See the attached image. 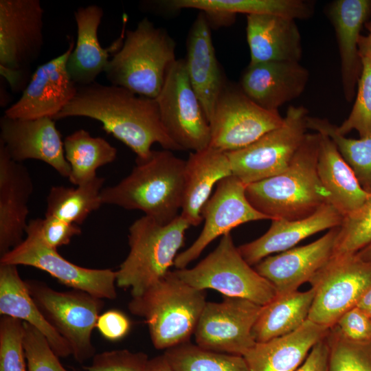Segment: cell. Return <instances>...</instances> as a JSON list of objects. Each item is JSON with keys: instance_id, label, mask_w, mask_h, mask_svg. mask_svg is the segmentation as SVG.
Masks as SVG:
<instances>
[{"instance_id": "1", "label": "cell", "mask_w": 371, "mask_h": 371, "mask_svg": "<svg viewBox=\"0 0 371 371\" xmlns=\"http://www.w3.org/2000/svg\"><path fill=\"white\" fill-rule=\"evenodd\" d=\"M71 117L100 122L102 128L130 148L138 160L149 157L155 143L166 150H181L165 130L156 100L122 87L96 82L78 87L74 99L53 119Z\"/></svg>"}, {"instance_id": "2", "label": "cell", "mask_w": 371, "mask_h": 371, "mask_svg": "<svg viewBox=\"0 0 371 371\" xmlns=\"http://www.w3.org/2000/svg\"><path fill=\"white\" fill-rule=\"evenodd\" d=\"M320 138L319 133H306L284 172L246 186V196L256 210L271 220H297L330 203L317 169Z\"/></svg>"}, {"instance_id": "3", "label": "cell", "mask_w": 371, "mask_h": 371, "mask_svg": "<svg viewBox=\"0 0 371 371\" xmlns=\"http://www.w3.org/2000/svg\"><path fill=\"white\" fill-rule=\"evenodd\" d=\"M186 161L171 150H152L146 160L136 159L131 172L117 184L102 188V204L139 210L160 224L175 219L181 209Z\"/></svg>"}, {"instance_id": "4", "label": "cell", "mask_w": 371, "mask_h": 371, "mask_svg": "<svg viewBox=\"0 0 371 371\" xmlns=\"http://www.w3.org/2000/svg\"><path fill=\"white\" fill-rule=\"evenodd\" d=\"M206 302L204 291L190 286L170 271L133 297L128 308L144 319L154 347L167 350L190 341Z\"/></svg>"}, {"instance_id": "5", "label": "cell", "mask_w": 371, "mask_h": 371, "mask_svg": "<svg viewBox=\"0 0 371 371\" xmlns=\"http://www.w3.org/2000/svg\"><path fill=\"white\" fill-rule=\"evenodd\" d=\"M175 49L168 32L144 17L135 29L126 30L122 47L105 69L106 78L111 85L155 99L177 60Z\"/></svg>"}, {"instance_id": "6", "label": "cell", "mask_w": 371, "mask_h": 371, "mask_svg": "<svg viewBox=\"0 0 371 371\" xmlns=\"http://www.w3.org/2000/svg\"><path fill=\"white\" fill-rule=\"evenodd\" d=\"M190 223L179 215L168 224L144 216L128 229L129 252L116 271V285L137 296L164 277L184 244Z\"/></svg>"}, {"instance_id": "7", "label": "cell", "mask_w": 371, "mask_h": 371, "mask_svg": "<svg viewBox=\"0 0 371 371\" xmlns=\"http://www.w3.org/2000/svg\"><path fill=\"white\" fill-rule=\"evenodd\" d=\"M174 272L195 289H212L224 296L246 299L260 306L277 296L273 285L243 258L229 233L223 235L216 249L196 266Z\"/></svg>"}, {"instance_id": "8", "label": "cell", "mask_w": 371, "mask_h": 371, "mask_svg": "<svg viewBox=\"0 0 371 371\" xmlns=\"http://www.w3.org/2000/svg\"><path fill=\"white\" fill-rule=\"evenodd\" d=\"M30 294L51 326L67 341L80 363L93 358L91 335L104 306L102 299L83 291H56L36 280H25Z\"/></svg>"}, {"instance_id": "9", "label": "cell", "mask_w": 371, "mask_h": 371, "mask_svg": "<svg viewBox=\"0 0 371 371\" xmlns=\"http://www.w3.org/2000/svg\"><path fill=\"white\" fill-rule=\"evenodd\" d=\"M307 117L304 106L291 105L279 127L245 148L226 153L232 175L247 186L284 172L304 139Z\"/></svg>"}, {"instance_id": "10", "label": "cell", "mask_w": 371, "mask_h": 371, "mask_svg": "<svg viewBox=\"0 0 371 371\" xmlns=\"http://www.w3.org/2000/svg\"><path fill=\"white\" fill-rule=\"evenodd\" d=\"M155 100L165 130L181 150L210 146V124L190 82L184 58L170 66Z\"/></svg>"}, {"instance_id": "11", "label": "cell", "mask_w": 371, "mask_h": 371, "mask_svg": "<svg viewBox=\"0 0 371 371\" xmlns=\"http://www.w3.org/2000/svg\"><path fill=\"white\" fill-rule=\"evenodd\" d=\"M315 293L308 319L328 328L371 287V262L356 254L333 255L309 281Z\"/></svg>"}, {"instance_id": "12", "label": "cell", "mask_w": 371, "mask_h": 371, "mask_svg": "<svg viewBox=\"0 0 371 371\" xmlns=\"http://www.w3.org/2000/svg\"><path fill=\"white\" fill-rule=\"evenodd\" d=\"M39 0L0 1L1 74L18 88L19 77L39 57L44 43Z\"/></svg>"}, {"instance_id": "13", "label": "cell", "mask_w": 371, "mask_h": 371, "mask_svg": "<svg viewBox=\"0 0 371 371\" xmlns=\"http://www.w3.org/2000/svg\"><path fill=\"white\" fill-rule=\"evenodd\" d=\"M283 120L278 111L260 107L239 86L227 82L209 120L210 146L226 153L242 149L279 127Z\"/></svg>"}, {"instance_id": "14", "label": "cell", "mask_w": 371, "mask_h": 371, "mask_svg": "<svg viewBox=\"0 0 371 371\" xmlns=\"http://www.w3.org/2000/svg\"><path fill=\"white\" fill-rule=\"evenodd\" d=\"M262 306L226 296L220 302H207L194 333L196 344L214 352L243 356L256 344L252 328Z\"/></svg>"}, {"instance_id": "15", "label": "cell", "mask_w": 371, "mask_h": 371, "mask_svg": "<svg viewBox=\"0 0 371 371\" xmlns=\"http://www.w3.org/2000/svg\"><path fill=\"white\" fill-rule=\"evenodd\" d=\"M0 264L26 265L46 271L64 285L101 299L113 300L116 271L78 266L38 238L27 236L19 245L1 256Z\"/></svg>"}, {"instance_id": "16", "label": "cell", "mask_w": 371, "mask_h": 371, "mask_svg": "<svg viewBox=\"0 0 371 371\" xmlns=\"http://www.w3.org/2000/svg\"><path fill=\"white\" fill-rule=\"evenodd\" d=\"M246 186L234 175L220 181L214 193L204 205L201 215L205 220L198 238L185 251L177 254L174 266L185 269L196 260L217 237L247 222L269 219L256 210L245 194Z\"/></svg>"}, {"instance_id": "17", "label": "cell", "mask_w": 371, "mask_h": 371, "mask_svg": "<svg viewBox=\"0 0 371 371\" xmlns=\"http://www.w3.org/2000/svg\"><path fill=\"white\" fill-rule=\"evenodd\" d=\"M74 47V41L58 56L39 65L18 101L4 115L10 118H54L76 96L78 86L71 80L67 62Z\"/></svg>"}, {"instance_id": "18", "label": "cell", "mask_w": 371, "mask_h": 371, "mask_svg": "<svg viewBox=\"0 0 371 371\" xmlns=\"http://www.w3.org/2000/svg\"><path fill=\"white\" fill-rule=\"evenodd\" d=\"M0 144L16 162L37 159L64 177L70 175L61 135L51 117L24 120L3 115L0 118Z\"/></svg>"}, {"instance_id": "19", "label": "cell", "mask_w": 371, "mask_h": 371, "mask_svg": "<svg viewBox=\"0 0 371 371\" xmlns=\"http://www.w3.org/2000/svg\"><path fill=\"white\" fill-rule=\"evenodd\" d=\"M339 227L308 245L269 256L256 265V271L269 281L277 296L295 291L308 282L333 257Z\"/></svg>"}, {"instance_id": "20", "label": "cell", "mask_w": 371, "mask_h": 371, "mask_svg": "<svg viewBox=\"0 0 371 371\" xmlns=\"http://www.w3.org/2000/svg\"><path fill=\"white\" fill-rule=\"evenodd\" d=\"M308 79V69L298 62L270 61L249 63L238 86L260 107L278 111L303 93Z\"/></svg>"}, {"instance_id": "21", "label": "cell", "mask_w": 371, "mask_h": 371, "mask_svg": "<svg viewBox=\"0 0 371 371\" xmlns=\"http://www.w3.org/2000/svg\"><path fill=\"white\" fill-rule=\"evenodd\" d=\"M32 192V179L26 167L12 160L0 144L1 256L23 240Z\"/></svg>"}, {"instance_id": "22", "label": "cell", "mask_w": 371, "mask_h": 371, "mask_svg": "<svg viewBox=\"0 0 371 371\" xmlns=\"http://www.w3.org/2000/svg\"><path fill=\"white\" fill-rule=\"evenodd\" d=\"M184 60L188 78L209 122L227 82L216 56L211 24L203 12L190 27Z\"/></svg>"}, {"instance_id": "23", "label": "cell", "mask_w": 371, "mask_h": 371, "mask_svg": "<svg viewBox=\"0 0 371 371\" xmlns=\"http://www.w3.org/2000/svg\"><path fill=\"white\" fill-rule=\"evenodd\" d=\"M344 216L331 204L326 203L314 214L297 220L273 219L266 233L238 247L251 266L276 252L291 249L304 238L325 229L339 227Z\"/></svg>"}, {"instance_id": "24", "label": "cell", "mask_w": 371, "mask_h": 371, "mask_svg": "<svg viewBox=\"0 0 371 371\" xmlns=\"http://www.w3.org/2000/svg\"><path fill=\"white\" fill-rule=\"evenodd\" d=\"M77 26V39L67 62L68 73L78 86H86L95 82L100 73L104 72L110 53H115L122 47V36L111 45L103 48L100 43L98 31L104 16L103 9L95 4L78 7L74 13Z\"/></svg>"}, {"instance_id": "25", "label": "cell", "mask_w": 371, "mask_h": 371, "mask_svg": "<svg viewBox=\"0 0 371 371\" xmlns=\"http://www.w3.org/2000/svg\"><path fill=\"white\" fill-rule=\"evenodd\" d=\"M328 14L337 36L344 97L350 102L362 71L358 42L371 15V0H336L330 4Z\"/></svg>"}, {"instance_id": "26", "label": "cell", "mask_w": 371, "mask_h": 371, "mask_svg": "<svg viewBox=\"0 0 371 371\" xmlns=\"http://www.w3.org/2000/svg\"><path fill=\"white\" fill-rule=\"evenodd\" d=\"M250 64L270 61L298 62L302 39L295 19L274 14L247 15Z\"/></svg>"}, {"instance_id": "27", "label": "cell", "mask_w": 371, "mask_h": 371, "mask_svg": "<svg viewBox=\"0 0 371 371\" xmlns=\"http://www.w3.org/2000/svg\"><path fill=\"white\" fill-rule=\"evenodd\" d=\"M328 330V327L308 319L294 332L256 342L243 357L249 371H295Z\"/></svg>"}, {"instance_id": "28", "label": "cell", "mask_w": 371, "mask_h": 371, "mask_svg": "<svg viewBox=\"0 0 371 371\" xmlns=\"http://www.w3.org/2000/svg\"><path fill=\"white\" fill-rule=\"evenodd\" d=\"M232 175L226 152L207 147L192 152L186 161L181 216L190 225L203 221L201 211L215 185Z\"/></svg>"}, {"instance_id": "29", "label": "cell", "mask_w": 371, "mask_h": 371, "mask_svg": "<svg viewBox=\"0 0 371 371\" xmlns=\"http://www.w3.org/2000/svg\"><path fill=\"white\" fill-rule=\"evenodd\" d=\"M0 314L31 324L58 357L72 355L71 346L43 316L14 265L0 264Z\"/></svg>"}, {"instance_id": "30", "label": "cell", "mask_w": 371, "mask_h": 371, "mask_svg": "<svg viewBox=\"0 0 371 371\" xmlns=\"http://www.w3.org/2000/svg\"><path fill=\"white\" fill-rule=\"evenodd\" d=\"M320 135L318 177L330 194V204L344 217L362 207L371 197V193L361 187L333 140L324 134Z\"/></svg>"}, {"instance_id": "31", "label": "cell", "mask_w": 371, "mask_h": 371, "mask_svg": "<svg viewBox=\"0 0 371 371\" xmlns=\"http://www.w3.org/2000/svg\"><path fill=\"white\" fill-rule=\"evenodd\" d=\"M171 10L198 9L209 19L225 21L236 14H274L293 19H306L313 13L312 2L303 0H171L158 3Z\"/></svg>"}, {"instance_id": "32", "label": "cell", "mask_w": 371, "mask_h": 371, "mask_svg": "<svg viewBox=\"0 0 371 371\" xmlns=\"http://www.w3.org/2000/svg\"><path fill=\"white\" fill-rule=\"evenodd\" d=\"M315 289L295 291L276 296L262 306L253 326L252 335L257 343L278 338L298 329L308 319Z\"/></svg>"}, {"instance_id": "33", "label": "cell", "mask_w": 371, "mask_h": 371, "mask_svg": "<svg viewBox=\"0 0 371 371\" xmlns=\"http://www.w3.org/2000/svg\"><path fill=\"white\" fill-rule=\"evenodd\" d=\"M63 146L71 168L68 179L76 186L97 177L96 170L113 162L117 157V149L109 142L102 137L91 136L84 129L67 135Z\"/></svg>"}, {"instance_id": "34", "label": "cell", "mask_w": 371, "mask_h": 371, "mask_svg": "<svg viewBox=\"0 0 371 371\" xmlns=\"http://www.w3.org/2000/svg\"><path fill=\"white\" fill-rule=\"evenodd\" d=\"M104 182V178L97 177L76 188L52 186L47 196L45 216L77 225L82 224L91 212L103 205L100 194Z\"/></svg>"}, {"instance_id": "35", "label": "cell", "mask_w": 371, "mask_h": 371, "mask_svg": "<svg viewBox=\"0 0 371 371\" xmlns=\"http://www.w3.org/2000/svg\"><path fill=\"white\" fill-rule=\"evenodd\" d=\"M306 126L329 137L344 160L354 171L361 187L371 193V135L359 139L339 135L335 124L325 118L308 116Z\"/></svg>"}, {"instance_id": "36", "label": "cell", "mask_w": 371, "mask_h": 371, "mask_svg": "<svg viewBox=\"0 0 371 371\" xmlns=\"http://www.w3.org/2000/svg\"><path fill=\"white\" fill-rule=\"evenodd\" d=\"M164 354L175 371H249L243 356L205 350L190 341Z\"/></svg>"}, {"instance_id": "37", "label": "cell", "mask_w": 371, "mask_h": 371, "mask_svg": "<svg viewBox=\"0 0 371 371\" xmlns=\"http://www.w3.org/2000/svg\"><path fill=\"white\" fill-rule=\"evenodd\" d=\"M328 349V371H371V340L352 341L334 325L326 336Z\"/></svg>"}, {"instance_id": "38", "label": "cell", "mask_w": 371, "mask_h": 371, "mask_svg": "<svg viewBox=\"0 0 371 371\" xmlns=\"http://www.w3.org/2000/svg\"><path fill=\"white\" fill-rule=\"evenodd\" d=\"M362 71L359 79L355 100L348 117L335 131L345 136L356 130L360 137L371 135V59L362 58Z\"/></svg>"}, {"instance_id": "39", "label": "cell", "mask_w": 371, "mask_h": 371, "mask_svg": "<svg viewBox=\"0 0 371 371\" xmlns=\"http://www.w3.org/2000/svg\"><path fill=\"white\" fill-rule=\"evenodd\" d=\"M371 242V197L355 212L344 217L333 255L356 254Z\"/></svg>"}, {"instance_id": "40", "label": "cell", "mask_w": 371, "mask_h": 371, "mask_svg": "<svg viewBox=\"0 0 371 371\" xmlns=\"http://www.w3.org/2000/svg\"><path fill=\"white\" fill-rule=\"evenodd\" d=\"M23 322L3 316L0 320V371H27L23 348Z\"/></svg>"}, {"instance_id": "41", "label": "cell", "mask_w": 371, "mask_h": 371, "mask_svg": "<svg viewBox=\"0 0 371 371\" xmlns=\"http://www.w3.org/2000/svg\"><path fill=\"white\" fill-rule=\"evenodd\" d=\"M23 348L27 371H68L36 328L23 322Z\"/></svg>"}, {"instance_id": "42", "label": "cell", "mask_w": 371, "mask_h": 371, "mask_svg": "<svg viewBox=\"0 0 371 371\" xmlns=\"http://www.w3.org/2000/svg\"><path fill=\"white\" fill-rule=\"evenodd\" d=\"M25 234L36 237L46 246L57 249L69 244L74 236L81 234V229L77 225L54 217L45 216L30 220Z\"/></svg>"}, {"instance_id": "43", "label": "cell", "mask_w": 371, "mask_h": 371, "mask_svg": "<svg viewBox=\"0 0 371 371\" xmlns=\"http://www.w3.org/2000/svg\"><path fill=\"white\" fill-rule=\"evenodd\" d=\"M148 359L142 352L128 350H113L95 354L87 371H143Z\"/></svg>"}, {"instance_id": "44", "label": "cell", "mask_w": 371, "mask_h": 371, "mask_svg": "<svg viewBox=\"0 0 371 371\" xmlns=\"http://www.w3.org/2000/svg\"><path fill=\"white\" fill-rule=\"evenodd\" d=\"M335 326L345 337L350 340H371V319L357 306L343 314Z\"/></svg>"}, {"instance_id": "45", "label": "cell", "mask_w": 371, "mask_h": 371, "mask_svg": "<svg viewBox=\"0 0 371 371\" xmlns=\"http://www.w3.org/2000/svg\"><path fill=\"white\" fill-rule=\"evenodd\" d=\"M106 339L118 341L125 337L130 330L131 322L125 314L120 311L109 310L100 315L96 327Z\"/></svg>"}, {"instance_id": "46", "label": "cell", "mask_w": 371, "mask_h": 371, "mask_svg": "<svg viewBox=\"0 0 371 371\" xmlns=\"http://www.w3.org/2000/svg\"><path fill=\"white\" fill-rule=\"evenodd\" d=\"M328 345L325 337L313 347L295 371H328Z\"/></svg>"}, {"instance_id": "47", "label": "cell", "mask_w": 371, "mask_h": 371, "mask_svg": "<svg viewBox=\"0 0 371 371\" xmlns=\"http://www.w3.org/2000/svg\"><path fill=\"white\" fill-rule=\"evenodd\" d=\"M143 371H175L164 354L148 359Z\"/></svg>"}, {"instance_id": "48", "label": "cell", "mask_w": 371, "mask_h": 371, "mask_svg": "<svg viewBox=\"0 0 371 371\" xmlns=\"http://www.w3.org/2000/svg\"><path fill=\"white\" fill-rule=\"evenodd\" d=\"M368 31L366 36L361 35L359 38L358 48L360 57L371 59V19L365 24Z\"/></svg>"}, {"instance_id": "49", "label": "cell", "mask_w": 371, "mask_h": 371, "mask_svg": "<svg viewBox=\"0 0 371 371\" xmlns=\"http://www.w3.org/2000/svg\"><path fill=\"white\" fill-rule=\"evenodd\" d=\"M356 306L371 319V287L366 291L358 300Z\"/></svg>"}, {"instance_id": "50", "label": "cell", "mask_w": 371, "mask_h": 371, "mask_svg": "<svg viewBox=\"0 0 371 371\" xmlns=\"http://www.w3.org/2000/svg\"><path fill=\"white\" fill-rule=\"evenodd\" d=\"M362 260L371 262V242L356 253Z\"/></svg>"}]
</instances>
